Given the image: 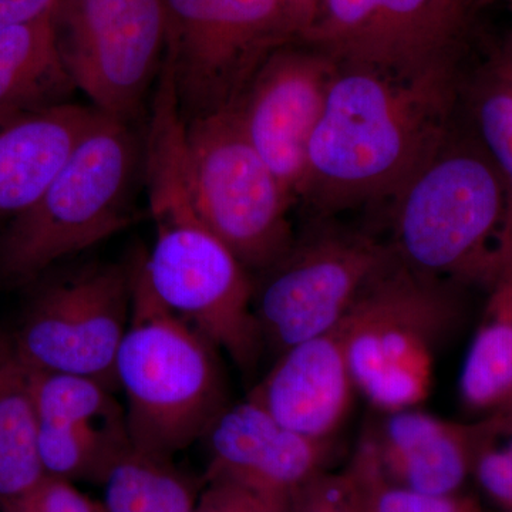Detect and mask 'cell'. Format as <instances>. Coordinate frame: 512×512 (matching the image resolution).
Segmentation results:
<instances>
[{
	"mask_svg": "<svg viewBox=\"0 0 512 512\" xmlns=\"http://www.w3.org/2000/svg\"><path fill=\"white\" fill-rule=\"evenodd\" d=\"M339 66L301 42L275 50L235 104L239 123L293 202L302 194L309 141Z\"/></svg>",
	"mask_w": 512,
	"mask_h": 512,
	"instance_id": "4fadbf2b",
	"label": "cell"
},
{
	"mask_svg": "<svg viewBox=\"0 0 512 512\" xmlns=\"http://www.w3.org/2000/svg\"><path fill=\"white\" fill-rule=\"evenodd\" d=\"M498 439L478 457L473 477L498 510L512 512V448L500 447Z\"/></svg>",
	"mask_w": 512,
	"mask_h": 512,
	"instance_id": "4316f807",
	"label": "cell"
},
{
	"mask_svg": "<svg viewBox=\"0 0 512 512\" xmlns=\"http://www.w3.org/2000/svg\"><path fill=\"white\" fill-rule=\"evenodd\" d=\"M207 480H225L293 500L325 474L333 440L296 433L251 399L229 404L211 424Z\"/></svg>",
	"mask_w": 512,
	"mask_h": 512,
	"instance_id": "2e32d148",
	"label": "cell"
},
{
	"mask_svg": "<svg viewBox=\"0 0 512 512\" xmlns=\"http://www.w3.org/2000/svg\"><path fill=\"white\" fill-rule=\"evenodd\" d=\"M188 171L205 227L249 272H264L295 241L293 200L245 136L234 109L187 123Z\"/></svg>",
	"mask_w": 512,
	"mask_h": 512,
	"instance_id": "ba28073f",
	"label": "cell"
},
{
	"mask_svg": "<svg viewBox=\"0 0 512 512\" xmlns=\"http://www.w3.org/2000/svg\"><path fill=\"white\" fill-rule=\"evenodd\" d=\"M392 201L390 245L402 264L458 285H490L491 241L498 242L507 194L477 137L456 138L451 131Z\"/></svg>",
	"mask_w": 512,
	"mask_h": 512,
	"instance_id": "277c9868",
	"label": "cell"
},
{
	"mask_svg": "<svg viewBox=\"0 0 512 512\" xmlns=\"http://www.w3.org/2000/svg\"><path fill=\"white\" fill-rule=\"evenodd\" d=\"M37 430L35 369L20 355L13 333L0 330V505L46 477Z\"/></svg>",
	"mask_w": 512,
	"mask_h": 512,
	"instance_id": "ffe728a7",
	"label": "cell"
},
{
	"mask_svg": "<svg viewBox=\"0 0 512 512\" xmlns=\"http://www.w3.org/2000/svg\"><path fill=\"white\" fill-rule=\"evenodd\" d=\"M497 413H503V414H505V416L508 417V419L512 420V402L510 404H508V406L505 407V409L501 410V412H497Z\"/></svg>",
	"mask_w": 512,
	"mask_h": 512,
	"instance_id": "1f68e13d",
	"label": "cell"
},
{
	"mask_svg": "<svg viewBox=\"0 0 512 512\" xmlns=\"http://www.w3.org/2000/svg\"><path fill=\"white\" fill-rule=\"evenodd\" d=\"M463 318L458 284L396 259L343 319L357 393L380 413L420 407L441 346Z\"/></svg>",
	"mask_w": 512,
	"mask_h": 512,
	"instance_id": "5b68a950",
	"label": "cell"
},
{
	"mask_svg": "<svg viewBox=\"0 0 512 512\" xmlns=\"http://www.w3.org/2000/svg\"><path fill=\"white\" fill-rule=\"evenodd\" d=\"M488 291L460 376L461 402L485 416L512 402V261L495 264Z\"/></svg>",
	"mask_w": 512,
	"mask_h": 512,
	"instance_id": "44dd1931",
	"label": "cell"
},
{
	"mask_svg": "<svg viewBox=\"0 0 512 512\" xmlns=\"http://www.w3.org/2000/svg\"><path fill=\"white\" fill-rule=\"evenodd\" d=\"M165 59L185 121L234 109L262 63L298 42L282 0H164Z\"/></svg>",
	"mask_w": 512,
	"mask_h": 512,
	"instance_id": "52a82bcc",
	"label": "cell"
},
{
	"mask_svg": "<svg viewBox=\"0 0 512 512\" xmlns=\"http://www.w3.org/2000/svg\"><path fill=\"white\" fill-rule=\"evenodd\" d=\"M37 448L46 476L97 483L131 444L114 390L90 377L36 372Z\"/></svg>",
	"mask_w": 512,
	"mask_h": 512,
	"instance_id": "9a60e30c",
	"label": "cell"
},
{
	"mask_svg": "<svg viewBox=\"0 0 512 512\" xmlns=\"http://www.w3.org/2000/svg\"><path fill=\"white\" fill-rule=\"evenodd\" d=\"M57 0H0V32L53 13Z\"/></svg>",
	"mask_w": 512,
	"mask_h": 512,
	"instance_id": "f1b7e54d",
	"label": "cell"
},
{
	"mask_svg": "<svg viewBox=\"0 0 512 512\" xmlns=\"http://www.w3.org/2000/svg\"><path fill=\"white\" fill-rule=\"evenodd\" d=\"M0 512H103V508L72 481L46 476L28 493L0 505Z\"/></svg>",
	"mask_w": 512,
	"mask_h": 512,
	"instance_id": "d4e9b609",
	"label": "cell"
},
{
	"mask_svg": "<svg viewBox=\"0 0 512 512\" xmlns=\"http://www.w3.org/2000/svg\"><path fill=\"white\" fill-rule=\"evenodd\" d=\"M130 271V320L116 362L128 436L140 450L173 458L202 439L231 404L227 380L220 350L165 308L141 256Z\"/></svg>",
	"mask_w": 512,
	"mask_h": 512,
	"instance_id": "7a4b0ae2",
	"label": "cell"
},
{
	"mask_svg": "<svg viewBox=\"0 0 512 512\" xmlns=\"http://www.w3.org/2000/svg\"><path fill=\"white\" fill-rule=\"evenodd\" d=\"M97 114L96 107L63 103L0 124V221L39 200Z\"/></svg>",
	"mask_w": 512,
	"mask_h": 512,
	"instance_id": "ac0fdd59",
	"label": "cell"
},
{
	"mask_svg": "<svg viewBox=\"0 0 512 512\" xmlns=\"http://www.w3.org/2000/svg\"><path fill=\"white\" fill-rule=\"evenodd\" d=\"M340 478L352 512H458L460 507L458 497H434L393 483L363 437Z\"/></svg>",
	"mask_w": 512,
	"mask_h": 512,
	"instance_id": "cb8c5ba5",
	"label": "cell"
},
{
	"mask_svg": "<svg viewBox=\"0 0 512 512\" xmlns=\"http://www.w3.org/2000/svg\"><path fill=\"white\" fill-rule=\"evenodd\" d=\"M458 512H481L478 510L476 504L471 500H466V498H460V507H458Z\"/></svg>",
	"mask_w": 512,
	"mask_h": 512,
	"instance_id": "4dcf8cb0",
	"label": "cell"
},
{
	"mask_svg": "<svg viewBox=\"0 0 512 512\" xmlns=\"http://www.w3.org/2000/svg\"><path fill=\"white\" fill-rule=\"evenodd\" d=\"M289 512H352L340 476H322L293 498Z\"/></svg>",
	"mask_w": 512,
	"mask_h": 512,
	"instance_id": "83f0119b",
	"label": "cell"
},
{
	"mask_svg": "<svg viewBox=\"0 0 512 512\" xmlns=\"http://www.w3.org/2000/svg\"><path fill=\"white\" fill-rule=\"evenodd\" d=\"M356 392L342 320L335 329L276 356L248 399L288 429L329 441L348 419Z\"/></svg>",
	"mask_w": 512,
	"mask_h": 512,
	"instance_id": "e0dca14e",
	"label": "cell"
},
{
	"mask_svg": "<svg viewBox=\"0 0 512 512\" xmlns=\"http://www.w3.org/2000/svg\"><path fill=\"white\" fill-rule=\"evenodd\" d=\"M471 101L474 136L497 165L507 194L497 254L512 256V56L507 49L478 77Z\"/></svg>",
	"mask_w": 512,
	"mask_h": 512,
	"instance_id": "603a6c76",
	"label": "cell"
},
{
	"mask_svg": "<svg viewBox=\"0 0 512 512\" xmlns=\"http://www.w3.org/2000/svg\"><path fill=\"white\" fill-rule=\"evenodd\" d=\"M480 0H322L299 42L339 67L424 79L458 74Z\"/></svg>",
	"mask_w": 512,
	"mask_h": 512,
	"instance_id": "9c48e42d",
	"label": "cell"
},
{
	"mask_svg": "<svg viewBox=\"0 0 512 512\" xmlns=\"http://www.w3.org/2000/svg\"><path fill=\"white\" fill-rule=\"evenodd\" d=\"M52 25L76 89L133 123L163 67L164 0H57Z\"/></svg>",
	"mask_w": 512,
	"mask_h": 512,
	"instance_id": "8fae6325",
	"label": "cell"
},
{
	"mask_svg": "<svg viewBox=\"0 0 512 512\" xmlns=\"http://www.w3.org/2000/svg\"><path fill=\"white\" fill-rule=\"evenodd\" d=\"M103 512H192L201 490L173 463L128 444L103 471Z\"/></svg>",
	"mask_w": 512,
	"mask_h": 512,
	"instance_id": "7402d4cb",
	"label": "cell"
},
{
	"mask_svg": "<svg viewBox=\"0 0 512 512\" xmlns=\"http://www.w3.org/2000/svg\"><path fill=\"white\" fill-rule=\"evenodd\" d=\"M505 426L501 413L463 423L412 407L383 413L362 437L393 483L434 497H457L484 448Z\"/></svg>",
	"mask_w": 512,
	"mask_h": 512,
	"instance_id": "5bb4252c",
	"label": "cell"
},
{
	"mask_svg": "<svg viewBox=\"0 0 512 512\" xmlns=\"http://www.w3.org/2000/svg\"><path fill=\"white\" fill-rule=\"evenodd\" d=\"M148 207L156 239L141 265L151 289L235 365L254 369L265 345L248 269L205 227L188 188L158 192Z\"/></svg>",
	"mask_w": 512,
	"mask_h": 512,
	"instance_id": "8992f818",
	"label": "cell"
},
{
	"mask_svg": "<svg viewBox=\"0 0 512 512\" xmlns=\"http://www.w3.org/2000/svg\"><path fill=\"white\" fill-rule=\"evenodd\" d=\"M73 90L52 15L0 32V124L67 103Z\"/></svg>",
	"mask_w": 512,
	"mask_h": 512,
	"instance_id": "d6986e66",
	"label": "cell"
},
{
	"mask_svg": "<svg viewBox=\"0 0 512 512\" xmlns=\"http://www.w3.org/2000/svg\"><path fill=\"white\" fill-rule=\"evenodd\" d=\"M457 80L339 67L309 141L301 197L325 217L393 200L451 133Z\"/></svg>",
	"mask_w": 512,
	"mask_h": 512,
	"instance_id": "6da1fadb",
	"label": "cell"
},
{
	"mask_svg": "<svg viewBox=\"0 0 512 512\" xmlns=\"http://www.w3.org/2000/svg\"><path fill=\"white\" fill-rule=\"evenodd\" d=\"M505 49H507L508 52H510L512 55V36H511L510 42H508V45L505 46Z\"/></svg>",
	"mask_w": 512,
	"mask_h": 512,
	"instance_id": "d6a6232c",
	"label": "cell"
},
{
	"mask_svg": "<svg viewBox=\"0 0 512 512\" xmlns=\"http://www.w3.org/2000/svg\"><path fill=\"white\" fill-rule=\"evenodd\" d=\"M130 312V268L86 266L40 288L12 333L33 369L90 377L116 392Z\"/></svg>",
	"mask_w": 512,
	"mask_h": 512,
	"instance_id": "7c38bea8",
	"label": "cell"
},
{
	"mask_svg": "<svg viewBox=\"0 0 512 512\" xmlns=\"http://www.w3.org/2000/svg\"><path fill=\"white\" fill-rule=\"evenodd\" d=\"M292 501L225 480H207L192 512H289Z\"/></svg>",
	"mask_w": 512,
	"mask_h": 512,
	"instance_id": "484cf974",
	"label": "cell"
},
{
	"mask_svg": "<svg viewBox=\"0 0 512 512\" xmlns=\"http://www.w3.org/2000/svg\"><path fill=\"white\" fill-rule=\"evenodd\" d=\"M503 2L508 3V5L512 6V0H503Z\"/></svg>",
	"mask_w": 512,
	"mask_h": 512,
	"instance_id": "836d02e7",
	"label": "cell"
},
{
	"mask_svg": "<svg viewBox=\"0 0 512 512\" xmlns=\"http://www.w3.org/2000/svg\"><path fill=\"white\" fill-rule=\"evenodd\" d=\"M298 30V42L303 33L311 26L322 0H282Z\"/></svg>",
	"mask_w": 512,
	"mask_h": 512,
	"instance_id": "f546056e",
	"label": "cell"
},
{
	"mask_svg": "<svg viewBox=\"0 0 512 512\" xmlns=\"http://www.w3.org/2000/svg\"><path fill=\"white\" fill-rule=\"evenodd\" d=\"M392 245L319 225L254 282V312L276 356L335 329L377 276L396 262Z\"/></svg>",
	"mask_w": 512,
	"mask_h": 512,
	"instance_id": "30bf717a",
	"label": "cell"
},
{
	"mask_svg": "<svg viewBox=\"0 0 512 512\" xmlns=\"http://www.w3.org/2000/svg\"><path fill=\"white\" fill-rule=\"evenodd\" d=\"M143 157L131 123L99 110L39 200L0 234V285L30 284L126 229Z\"/></svg>",
	"mask_w": 512,
	"mask_h": 512,
	"instance_id": "3957f363",
	"label": "cell"
}]
</instances>
